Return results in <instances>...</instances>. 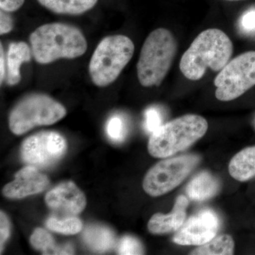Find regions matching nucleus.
Instances as JSON below:
<instances>
[{"label": "nucleus", "instance_id": "nucleus-1", "mask_svg": "<svg viewBox=\"0 0 255 255\" xmlns=\"http://www.w3.org/2000/svg\"><path fill=\"white\" fill-rule=\"evenodd\" d=\"M233 53V42L228 35L219 28H209L199 33L184 52L179 68L188 80L197 81L208 68L221 71Z\"/></svg>", "mask_w": 255, "mask_h": 255}, {"label": "nucleus", "instance_id": "nucleus-2", "mask_svg": "<svg viewBox=\"0 0 255 255\" xmlns=\"http://www.w3.org/2000/svg\"><path fill=\"white\" fill-rule=\"evenodd\" d=\"M32 55L37 63L74 59L85 54L86 38L78 28L63 23L42 25L30 36Z\"/></svg>", "mask_w": 255, "mask_h": 255}, {"label": "nucleus", "instance_id": "nucleus-3", "mask_svg": "<svg viewBox=\"0 0 255 255\" xmlns=\"http://www.w3.org/2000/svg\"><path fill=\"white\" fill-rule=\"evenodd\" d=\"M209 124L201 116L187 114L163 124L149 140V153L156 158H167L190 147L207 131Z\"/></svg>", "mask_w": 255, "mask_h": 255}, {"label": "nucleus", "instance_id": "nucleus-4", "mask_svg": "<svg viewBox=\"0 0 255 255\" xmlns=\"http://www.w3.org/2000/svg\"><path fill=\"white\" fill-rule=\"evenodd\" d=\"M175 38L167 28L151 32L142 45L137 75L142 86H159L167 75L177 53Z\"/></svg>", "mask_w": 255, "mask_h": 255}, {"label": "nucleus", "instance_id": "nucleus-5", "mask_svg": "<svg viewBox=\"0 0 255 255\" xmlns=\"http://www.w3.org/2000/svg\"><path fill=\"white\" fill-rule=\"evenodd\" d=\"M133 43L128 37L114 35L101 41L92 55L89 73L98 87H106L115 81L133 55Z\"/></svg>", "mask_w": 255, "mask_h": 255}, {"label": "nucleus", "instance_id": "nucleus-6", "mask_svg": "<svg viewBox=\"0 0 255 255\" xmlns=\"http://www.w3.org/2000/svg\"><path fill=\"white\" fill-rule=\"evenodd\" d=\"M65 107L45 95H31L15 106L10 113L9 127L15 135H22L33 128L49 126L66 115Z\"/></svg>", "mask_w": 255, "mask_h": 255}, {"label": "nucleus", "instance_id": "nucleus-7", "mask_svg": "<svg viewBox=\"0 0 255 255\" xmlns=\"http://www.w3.org/2000/svg\"><path fill=\"white\" fill-rule=\"evenodd\" d=\"M216 98L236 100L255 85V51H248L228 62L214 80Z\"/></svg>", "mask_w": 255, "mask_h": 255}, {"label": "nucleus", "instance_id": "nucleus-8", "mask_svg": "<svg viewBox=\"0 0 255 255\" xmlns=\"http://www.w3.org/2000/svg\"><path fill=\"white\" fill-rule=\"evenodd\" d=\"M200 159L198 155L189 154L160 161L146 174L142 183L144 191L156 197L173 190L194 170Z\"/></svg>", "mask_w": 255, "mask_h": 255}, {"label": "nucleus", "instance_id": "nucleus-9", "mask_svg": "<svg viewBox=\"0 0 255 255\" xmlns=\"http://www.w3.org/2000/svg\"><path fill=\"white\" fill-rule=\"evenodd\" d=\"M66 150V140L60 134L54 131H43L24 140L20 152L24 163L43 169L56 163L63 157Z\"/></svg>", "mask_w": 255, "mask_h": 255}, {"label": "nucleus", "instance_id": "nucleus-10", "mask_svg": "<svg viewBox=\"0 0 255 255\" xmlns=\"http://www.w3.org/2000/svg\"><path fill=\"white\" fill-rule=\"evenodd\" d=\"M219 227L217 214L211 209L202 210L184 223L172 241L180 246H202L216 237Z\"/></svg>", "mask_w": 255, "mask_h": 255}, {"label": "nucleus", "instance_id": "nucleus-11", "mask_svg": "<svg viewBox=\"0 0 255 255\" xmlns=\"http://www.w3.org/2000/svg\"><path fill=\"white\" fill-rule=\"evenodd\" d=\"M46 205L65 216H75L84 211L87 205L85 194L73 182L58 184L47 193Z\"/></svg>", "mask_w": 255, "mask_h": 255}, {"label": "nucleus", "instance_id": "nucleus-12", "mask_svg": "<svg viewBox=\"0 0 255 255\" xmlns=\"http://www.w3.org/2000/svg\"><path fill=\"white\" fill-rule=\"evenodd\" d=\"M49 182L48 177L39 169L28 165L15 174L14 181L5 186L2 193L9 199H23L44 191Z\"/></svg>", "mask_w": 255, "mask_h": 255}, {"label": "nucleus", "instance_id": "nucleus-13", "mask_svg": "<svg viewBox=\"0 0 255 255\" xmlns=\"http://www.w3.org/2000/svg\"><path fill=\"white\" fill-rule=\"evenodd\" d=\"M189 201L185 196H178L173 209L169 214H155L151 217L147 224L149 232L161 235L176 232L179 229L186 219V211Z\"/></svg>", "mask_w": 255, "mask_h": 255}, {"label": "nucleus", "instance_id": "nucleus-14", "mask_svg": "<svg viewBox=\"0 0 255 255\" xmlns=\"http://www.w3.org/2000/svg\"><path fill=\"white\" fill-rule=\"evenodd\" d=\"M31 48L24 42L10 43L6 55V81L9 85H15L20 82V68L23 63L31 60Z\"/></svg>", "mask_w": 255, "mask_h": 255}, {"label": "nucleus", "instance_id": "nucleus-15", "mask_svg": "<svg viewBox=\"0 0 255 255\" xmlns=\"http://www.w3.org/2000/svg\"><path fill=\"white\" fill-rule=\"evenodd\" d=\"M220 189L219 179L204 171L193 178L188 184L186 192L191 200L204 201L214 197Z\"/></svg>", "mask_w": 255, "mask_h": 255}, {"label": "nucleus", "instance_id": "nucleus-16", "mask_svg": "<svg viewBox=\"0 0 255 255\" xmlns=\"http://www.w3.org/2000/svg\"><path fill=\"white\" fill-rule=\"evenodd\" d=\"M228 170L231 177L240 182L255 177V145L236 154L230 162Z\"/></svg>", "mask_w": 255, "mask_h": 255}, {"label": "nucleus", "instance_id": "nucleus-17", "mask_svg": "<svg viewBox=\"0 0 255 255\" xmlns=\"http://www.w3.org/2000/svg\"><path fill=\"white\" fill-rule=\"evenodd\" d=\"M83 241L92 251L102 253L113 248L116 238L110 228L102 226H91L84 231Z\"/></svg>", "mask_w": 255, "mask_h": 255}, {"label": "nucleus", "instance_id": "nucleus-18", "mask_svg": "<svg viewBox=\"0 0 255 255\" xmlns=\"http://www.w3.org/2000/svg\"><path fill=\"white\" fill-rule=\"evenodd\" d=\"M98 0H38L42 6L56 14L79 15L92 9Z\"/></svg>", "mask_w": 255, "mask_h": 255}, {"label": "nucleus", "instance_id": "nucleus-19", "mask_svg": "<svg viewBox=\"0 0 255 255\" xmlns=\"http://www.w3.org/2000/svg\"><path fill=\"white\" fill-rule=\"evenodd\" d=\"M30 243L35 249L43 255H73V247L70 244L55 246L54 240L46 230L36 228L30 238Z\"/></svg>", "mask_w": 255, "mask_h": 255}, {"label": "nucleus", "instance_id": "nucleus-20", "mask_svg": "<svg viewBox=\"0 0 255 255\" xmlns=\"http://www.w3.org/2000/svg\"><path fill=\"white\" fill-rule=\"evenodd\" d=\"M235 243L229 235L216 236L208 243L196 248L190 255H233Z\"/></svg>", "mask_w": 255, "mask_h": 255}, {"label": "nucleus", "instance_id": "nucleus-21", "mask_svg": "<svg viewBox=\"0 0 255 255\" xmlns=\"http://www.w3.org/2000/svg\"><path fill=\"white\" fill-rule=\"evenodd\" d=\"M46 227L50 231L63 235H75L82 229L81 220L75 216L58 218L51 216L47 220Z\"/></svg>", "mask_w": 255, "mask_h": 255}, {"label": "nucleus", "instance_id": "nucleus-22", "mask_svg": "<svg viewBox=\"0 0 255 255\" xmlns=\"http://www.w3.org/2000/svg\"><path fill=\"white\" fill-rule=\"evenodd\" d=\"M107 132L109 137L113 141H124L127 134V127L125 121L119 116H114L107 123Z\"/></svg>", "mask_w": 255, "mask_h": 255}, {"label": "nucleus", "instance_id": "nucleus-23", "mask_svg": "<svg viewBox=\"0 0 255 255\" xmlns=\"http://www.w3.org/2000/svg\"><path fill=\"white\" fill-rule=\"evenodd\" d=\"M118 253L123 255H142L144 251L141 243L137 238L126 236L119 243Z\"/></svg>", "mask_w": 255, "mask_h": 255}, {"label": "nucleus", "instance_id": "nucleus-24", "mask_svg": "<svg viewBox=\"0 0 255 255\" xmlns=\"http://www.w3.org/2000/svg\"><path fill=\"white\" fill-rule=\"evenodd\" d=\"M238 28L243 34L255 35V6H251L241 15L238 21Z\"/></svg>", "mask_w": 255, "mask_h": 255}, {"label": "nucleus", "instance_id": "nucleus-25", "mask_svg": "<svg viewBox=\"0 0 255 255\" xmlns=\"http://www.w3.org/2000/svg\"><path fill=\"white\" fill-rule=\"evenodd\" d=\"M162 124V117L157 109L151 107L145 112V129L149 133H153Z\"/></svg>", "mask_w": 255, "mask_h": 255}, {"label": "nucleus", "instance_id": "nucleus-26", "mask_svg": "<svg viewBox=\"0 0 255 255\" xmlns=\"http://www.w3.org/2000/svg\"><path fill=\"white\" fill-rule=\"evenodd\" d=\"M10 223L7 216L4 212L0 213V252L2 253L3 248L9 237Z\"/></svg>", "mask_w": 255, "mask_h": 255}, {"label": "nucleus", "instance_id": "nucleus-27", "mask_svg": "<svg viewBox=\"0 0 255 255\" xmlns=\"http://www.w3.org/2000/svg\"><path fill=\"white\" fill-rule=\"evenodd\" d=\"M9 12L3 11H0V34H6L9 33L14 28V21Z\"/></svg>", "mask_w": 255, "mask_h": 255}, {"label": "nucleus", "instance_id": "nucleus-28", "mask_svg": "<svg viewBox=\"0 0 255 255\" xmlns=\"http://www.w3.org/2000/svg\"><path fill=\"white\" fill-rule=\"evenodd\" d=\"M25 0H0V7L6 12L16 11L23 6Z\"/></svg>", "mask_w": 255, "mask_h": 255}, {"label": "nucleus", "instance_id": "nucleus-29", "mask_svg": "<svg viewBox=\"0 0 255 255\" xmlns=\"http://www.w3.org/2000/svg\"><path fill=\"white\" fill-rule=\"evenodd\" d=\"M5 60L2 45H0V80L2 82L5 76Z\"/></svg>", "mask_w": 255, "mask_h": 255}, {"label": "nucleus", "instance_id": "nucleus-30", "mask_svg": "<svg viewBox=\"0 0 255 255\" xmlns=\"http://www.w3.org/2000/svg\"><path fill=\"white\" fill-rule=\"evenodd\" d=\"M226 1H245V0H226Z\"/></svg>", "mask_w": 255, "mask_h": 255}, {"label": "nucleus", "instance_id": "nucleus-31", "mask_svg": "<svg viewBox=\"0 0 255 255\" xmlns=\"http://www.w3.org/2000/svg\"></svg>", "mask_w": 255, "mask_h": 255}]
</instances>
